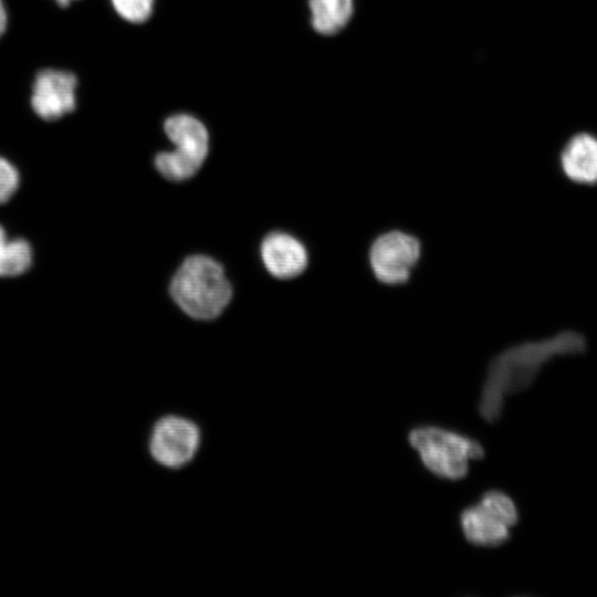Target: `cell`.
<instances>
[{
  "mask_svg": "<svg viewBox=\"0 0 597 597\" xmlns=\"http://www.w3.org/2000/svg\"><path fill=\"white\" fill-rule=\"evenodd\" d=\"M583 334L567 329L540 341L513 345L489 363L478 402V412L488 423L498 421L506 397L528 388L545 364L558 356L585 352Z\"/></svg>",
  "mask_w": 597,
  "mask_h": 597,
  "instance_id": "obj_1",
  "label": "cell"
},
{
  "mask_svg": "<svg viewBox=\"0 0 597 597\" xmlns=\"http://www.w3.org/2000/svg\"><path fill=\"white\" fill-rule=\"evenodd\" d=\"M169 291L187 315L203 321L219 316L232 296L221 264L201 254L190 255L182 262L171 279Z\"/></svg>",
  "mask_w": 597,
  "mask_h": 597,
  "instance_id": "obj_2",
  "label": "cell"
},
{
  "mask_svg": "<svg viewBox=\"0 0 597 597\" xmlns=\"http://www.w3.org/2000/svg\"><path fill=\"white\" fill-rule=\"evenodd\" d=\"M408 442L423 467L441 480L464 479L470 462L484 457L483 446L460 431L436 425L416 426L408 432Z\"/></svg>",
  "mask_w": 597,
  "mask_h": 597,
  "instance_id": "obj_3",
  "label": "cell"
},
{
  "mask_svg": "<svg viewBox=\"0 0 597 597\" xmlns=\"http://www.w3.org/2000/svg\"><path fill=\"white\" fill-rule=\"evenodd\" d=\"M164 129L175 145V149L157 154L156 169L171 181L191 178L200 169L208 155L207 128L191 115L176 114L165 121Z\"/></svg>",
  "mask_w": 597,
  "mask_h": 597,
  "instance_id": "obj_4",
  "label": "cell"
},
{
  "mask_svg": "<svg viewBox=\"0 0 597 597\" xmlns=\"http://www.w3.org/2000/svg\"><path fill=\"white\" fill-rule=\"evenodd\" d=\"M513 499L500 490H488L478 502L464 507L459 515L461 532L468 543L479 547H498L511 537L519 522Z\"/></svg>",
  "mask_w": 597,
  "mask_h": 597,
  "instance_id": "obj_5",
  "label": "cell"
},
{
  "mask_svg": "<svg viewBox=\"0 0 597 597\" xmlns=\"http://www.w3.org/2000/svg\"><path fill=\"white\" fill-rule=\"evenodd\" d=\"M200 439V428L195 421L179 415H166L154 423L148 449L158 464L179 469L193 459Z\"/></svg>",
  "mask_w": 597,
  "mask_h": 597,
  "instance_id": "obj_6",
  "label": "cell"
},
{
  "mask_svg": "<svg viewBox=\"0 0 597 597\" xmlns=\"http://www.w3.org/2000/svg\"><path fill=\"white\" fill-rule=\"evenodd\" d=\"M421 253L419 240L406 232L394 230L375 239L369 250V263L375 277L381 283H405Z\"/></svg>",
  "mask_w": 597,
  "mask_h": 597,
  "instance_id": "obj_7",
  "label": "cell"
},
{
  "mask_svg": "<svg viewBox=\"0 0 597 597\" xmlns=\"http://www.w3.org/2000/svg\"><path fill=\"white\" fill-rule=\"evenodd\" d=\"M76 76L62 70H41L33 83L31 106L45 121L61 118L75 108Z\"/></svg>",
  "mask_w": 597,
  "mask_h": 597,
  "instance_id": "obj_8",
  "label": "cell"
},
{
  "mask_svg": "<svg viewBox=\"0 0 597 597\" xmlns=\"http://www.w3.org/2000/svg\"><path fill=\"white\" fill-rule=\"evenodd\" d=\"M261 258L266 270L283 280L300 275L308 262L303 243L284 232H272L263 239Z\"/></svg>",
  "mask_w": 597,
  "mask_h": 597,
  "instance_id": "obj_9",
  "label": "cell"
},
{
  "mask_svg": "<svg viewBox=\"0 0 597 597\" xmlns=\"http://www.w3.org/2000/svg\"><path fill=\"white\" fill-rule=\"evenodd\" d=\"M559 164L565 177L580 186L597 185V137L578 133L563 147Z\"/></svg>",
  "mask_w": 597,
  "mask_h": 597,
  "instance_id": "obj_10",
  "label": "cell"
},
{
  "mask_svg": "<svg viewBox=\"0 0 597 597\" xmlns=\"http://www.w3.org/2000/svg\"><path fill=\"white\" fill-rule=\"evenodd\" d=\"M312 25L324 35L339 32L353 14V0H310Z\"/></svg>",
  "mask_w": 597,
  "mask_h": 597,
  "instance_id": "obj_11",
  "label": "cell"
},
{
  "mask_svg": "<svg viewBox=\"0 0 597 597\" xmlns=\"http://www.w3.org/2000/svg\"><path fill=\"white\" fill-rule=\"evenodd\" d=\"M32 264V249L24 239H7L0 243V276H17Z\"/></svg>",
  "mask_w": 597,
  "mask_h": 597,
  "instance_id": "obj_12",
  "label": "cell"
},
{
  "mask_svg": "<svg viewBox=\"0 0 597 597\" xmlns=\"http://www.w3.org/2000/svg\"><path fill=\"white\" fill-rule=\"evenodd\" d=\"M116 12L126 21L143 23L151 14L154 0H111Z\"/></svg>",
  "mask_w": 597,
  "mask_h": 597,
  "instance_id": "obj_13",
  "label": "cell"
},
{
  "mask_svg": "<svg viewBox=\"0 0 597 597\" xmlns=\"http://www.w3.org/2000/svg\"><path fill=\"white\" fill-rule=\"evenodd\" d=\"M18 169L6 158L0 156V205L6 203L19 187Z\"/></svg>",
  "mask_w": 597,
  "mask_h": 597,
  "instance_id": "obj_14",
  "label": "cell"
},
{
  "mask_svg": "<svg viewBox=\"0 0 597 597\" xmlns=\"http://www.w3.org/2000/svg\"><path fill=\"white\" fill-rule=\"evenodd\" d=\"M7 28V11L4 9L2 0H0V36Z\"/></svg>",
  "mask_w": 597,
  "mask_h": 597,
  "instance_id": "obj_15",
  "label": "cell"
},
{
  "mask_svg": "<svg viewBox=\"0 0 597 597\" xmlns=\"http://www.w3.org/2000/svg\"><path fill=\"white\" fill-rule=\"evenodd\" d=\"M7 239H8L7 233H6L4 229H3V227L0 224V243L3 242Z\"/></svg>",
  "mask_w": 597,
  "mask_h": 597,
  "instance_id": "obj_16",
  "label": "cell"
},
{
  "mask_svg": "<svg viewBox=\"0 0 597 597\" xmlns=\"http://www.w3.org/2000/svg\"><path fill=\"white\" fill-rule=\"evenodd\" d=\"M56 2L60 7H67L71 0H56Z\"/></svg>",
  "mask_w": 597,
  "mask_h": 597,
  "instance_id": "obj_17",
  "label": "cell"
}]
</instances>
